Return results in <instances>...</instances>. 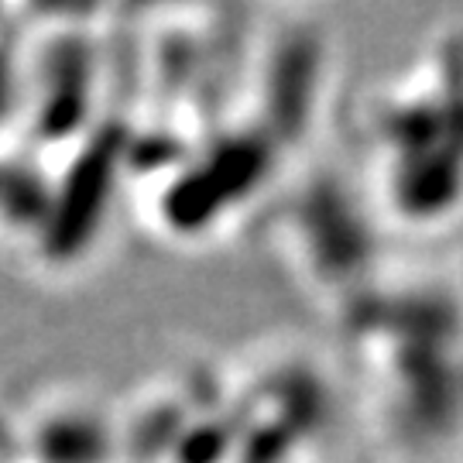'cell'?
Wrapping results in <instances>:
<instances>
[{
    "mask_svg": "<svg viewBox=\"0 0 463 463\" xmlns=\"http://www.w3.org/2000/svg\"><path fill=\"white\" fill-rule=\"evenodd\" d=\"M381 193L392 216L439 227L463 210V49H439L374 107Z\"/></svg>",
    "mask_w": 463,
    "mask_h": 463,
    "instance_id": "7a4b0ae2",
    "label": "cell"
},
{
    "mask_svg": "<svg viewBox=\"0 0 463 463\" xmlns=\"http://www.w3.org/2000/svg\"><path fill=\"white\" fill-rule=\"evenodd\" d=\"M354 340L384 415L409 447L447 443L463 430V313L457 298L415 285L350 302Z\"/></svg>",
    "mask_w": 463,
    "mask_h": 463,
    "instance_id": "6da1fadb",
    "label": "cell"
}]
</instances>
